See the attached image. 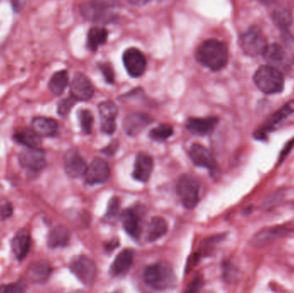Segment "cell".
<instances>
[{"mask_svg":"<svg viewBox=\"0 0 294 293\" xmlns=\"http://www.w3.org/2000/svg\"><path fill=\"white\" fill-rule=\"evenodd\" d=\"M114 7L113 2L90 1L84 2L79 7L82 17L91 22H108L113 17L110 10Z\"/></svg>","mask_w":294,"mask_h":293,"instance_id":"obj_6","label":"cell"},{"mask_svg":"<svg viewBox=\"0 0 294 293\" xmlns=\"http://www.w3.org/2000/svg\"><path fill=\"white\" fill-rule=\"evenodd\" d=\"M31 247V236L26 229L18 230L12 240V253L18 260H23L27 256Z\"/></svg>","mask_w":294,"mask_h":293,"instance_id":"obj_21","label":"cell"},{"mask_svg":"<svg viewBox=\"0 0 294 293\" xmlns=\"http://www.w3.org/2000/svg\"><path fill=\"white\" fill-rule=\"evenodd\" d=\"M53 268L51 264L45 260H37L31 263L27 269V277L35 284H42L50 278Z\"/></svg>","mask_w":294,"mask_h":293,"instance_id":"obj_18","label":"cell"},{"mask_svg":"<svg viewBox=\"0 0 294 293\" xmlns=\"http://www.w3.org/2000/svg\"><path fill=\"white\" fill-rule=\"evenodd\" d=\"M64 168L66 175L71 178L84 176L87 170L86 163L78 150H69L64 157Z\"/></svg>","mask_w":294,"mask_h":293,"instance_id":"obj_12","label":"cell"},{"mask_svg":"<svg viewBox=\"0 0 294 293\" xmlns=\"http://www.w3.org/2000/svg\"><path fill=\"white\" fill-rule=\"evenodd\" d=\"M273 19L278 27L284 29L291 24V16L287 10L279 8L273 12Z\"/></svg>","mask_w":294,"mask_h":293,"instance_id":"obj_32","label":"cell"},{"mask_svg":"<svg viewBox=\"0 0 294 293\" xmlns=\"http://www.w3.org/2000/svg\"><path fill=\"white\" fill-rule=\"evenodd\" d=\"M173 127L169 124H161L149 132L150 138L153 140L165 141L173 135Z\"/></svg>","mask_w":294,"mask_h":293,"instance_id":"obj_31","label":"cell"},{"mask_svg":"<svg viewBox=\"0 0 294 293\" xmlns=\"http://www.w3.org/2000/svg\"><path fill=\"white\" fill-rule=\"evenodd\" d=\"M177 192L185 208L193 209L197 206L200 185L195 178L189 175L182 176L177 182Z\"/></svg>","mask_w":294,"mask_h":293,"instance_id":"obj_5","label":"cell"},{"mask_svg":"<svg viewBox=\"0 0 294 293\" xmlns=\"http://www.w3.org/2000/svg\"><path fill=\"white\" fill-rule=\"evenodd\" d=\"M152 118L143 113H132L126 116L123 121V128L129 136H135L145 128L151 122Z\"/></svg>","mask_w":294,"mask_h":293,"instance_id":"obj_22","label":"cell"},{"mask_svg":"<svg viewBox=\"0 0 294 293\" xmlns=\"http://www.w3.org/2000/svg\"><path fill=\"white\" fill-rule=\"evenodd\" d=\"M133 256H134V253L132 249L130 248L123 249L120 254H117V256L115 257L113 263L111 264L109 268V273L114 277L126 273L132 266Z\"/></svg>","mask_w":294,"mask_h":293,"instance_id":"obj_24","label":"cell"},{"mask_svg":"<svg viewBox=\"0 0 294 293\" xmlns=\"http://www.w3.org/2000/svg\"><path fill=\"white\" fill-rule=\"evenodd\" d=\"M70 269L72 273L84 284H93L96 278V265L90 258L85 255H78L70 262Z\"/></svg>","mask_w":294,"mask_h":293,"instance_id":"obj_8","label":"cell"},{"mask_svg":"<svg viewBox=\"0 0 294 293\" xmlns=\"http://www.w3.org/2000/svg\"><path fill=\"white\" fill-rule=\"evenodd\" d=\"M76 102H77V101H76L75 99L72 98V96L61 100L59 102V104H58V114L62 117V118H66L69 114L72 108H73V106L76 104Z\"/></svg>","mask_w":294,"mask_h":293,"instance_id":"obj_35","label":"cell"},{"mask_svg":"<svg viewBox=\"0 0 294 293\" xmlns=\"http://www.w3.org/2000/svg\"><path fill=\"white\" fill-rule=\"evenodd\" d=\"M13 139L26 148H38L42 144V137L30 127H22L17 130L13 134Z\"/></svg>","mask_w":294,"mask_h":293,"instance_id":"obj_25","label":"cell"},{"mask_svg":"<svg viewBox=\"0 0 294 293\" xmlns=\"http://www.w3.org/2000/svg\"><path fill=\"white\" fill-rule=\"evenodd\" d=\"M78 119L84 134H90L93 126V114L88 109H81L78 113Z\"/></svg>","mask_w":294,"mask_h":293,"instance_id":"obj_33","label":"cell"},{"mask_svg":"<svg viewBox=\"0 0 294 293\" xmlns=\"http://www.w3.org/2000/svg\"><path fill=\"white\" fill-rule=\"evenodd\" d=\"M71 293H81V292H79V291H75V292H71Z\"/></svg>","mask_w":294,"mask_h":293,"instance_id":"obj_43","label":"cell"},{"mask_svg":"<svg viewBox=\"0 0 294 293\" xmlns=\"http://www.w3.org/2000/svg\"><path fill=\"white\" fill-rule=\"evenodd\" d=\"M274 197H269L268 199H267V201H265L264 205L266 207H271V206H273L275 202H276V200H280V199H282L283 195H280V194H274L273 195Z\"/></svg>","mask_w":294,"mask_h":293,"instance_id":"obj_40","label":"cell"},{"mask_svg":"<svg viewBox=\"0 0 294 293\" xmlns=\"http://www.w3.org/2000/svg\"><path fill=\"white\" fill-rule=\"evenodd\" d=\"M109 174L110 171L108 164L103 159L96 158L87 166V170L84 174V178L85 182L90 185L101 184L107 182Z\"/></svg>","mask_w":294,"mask_h":293,"instance_id":"obj_13","label":"cell"},{"mask_svg":"<svg viewBox=\"0 0 294 293\" xmlns=\"http://www.w3.org/2000/svg\"><path fill=\"white\" fill-rule=\"evenodd\" d=\"M189 156L194 165L196 166L206 168L212 173H216L218 171V165L213 158V154L209 150L203 145L199 144H193L189 151Z\"/></svg>","mask_w":294,"mask_h":293,"instance_id":"obj_14","label":"cell"},{"mask_svg":"<svg viewBox=\"0 0 294 293\" xmlns=\"http://www.w3.org/2000/svg\"><path fill=\"white\" fill-rule=\"evenodd\" d=\"M100 119H101V128L107 134L114 133L116 128L115 120L117 116L118 109L116 105L111 101H104L98 106Z\"/></svg>","mask_w":294,"mask_h":293,"instance_id":"obj_15","label":"cell"},{"mask_svg":"<svg viewBox=\"0 0 294 293\" xmlns=\"http://www.w3.org/2000/svg\"><path fill=\"white\" fill-rule=\"evenodd\" d=\"M123 63L128 74L132 78H138L146 69V60L144 54L135 48L126 49L123 54Z\"/></svg>","mask_w":294,"mask_h":293,"instance_id":"obj_10","label":"cell"},{"mask_svg":"<svg viewBox=\"0 0 294 293\" xmlns=\"http://www.w3.org/2000/svg\"><path fill=\"white\" fill-rule=\"evenodd\" d=\"M168 224L162 217H154L151 220L147 228V240L155 242L167 233Z\"/></svg>","mask_w":294,"mask_h":293,"instance_id":"obj_27","label":"cell"},{"mask_svg":"<svg viewBox=\"0 0 294 293\" xmlns=\"http://www.w3.org/2000/svg\"><path fill=\"white\" fill-rule=\"evenodd\" d=\"M153 170V158L147 153H138L134 162L132 177L140 183H146L150 178Z\"/></svg>","mask_w":294,"mask_h":293,"instance_id":"obj_19","label":"cell"},{"mask_svg":"<svg viewBox=\"0 0 294 293\" xmlns=\"http://www.w3.org/2000/svg\"><path fill=\"white\" fill-rule=\"evenodd\" d=\"M196 60L213 72L223 69L229 60V51L225 42L216 39L206 40L195 53Z\"/></svg>","mask_w":294,"mask_h":293,"instance_id":"obj_1","label":"cell"},{"mask_svg":"<svg viewBox=\"0 0 294 293\" xmlns=\"http://www.w3.org/2000/svg\"><path fill=\"white\" fill-rule=\"evenodd\" d=\"M12 4L13 10L16 12H19L24 9V6L26 5V2L25 1H13Z\"/></svg>","mask_w":294,"mask_h":293,"instance_id":"obj_41","label":"cell"},{"mask_svg":"<svg viewBox=\"0 0 294 293\" xmlns=\"http://www.w3.org/2000/svg\"><path fill=\"white\" fill-rule=\"evenodd\" d=\"M31 128L40 137H54L59 132L57 120L48 117H35L31 121Z\"/></svg>","mask_w":294,"mask_h":293,"instance_id":"obj_23","label":"cell"},{"mask_svg":"<svg viewBox=\"0 0 294 293\" xmlns=\"http://www.w3.org/2000/svg\"><path fill=\"white\" fill-rule=\"evenodd\" d=\"M26 287V281L24 279H19L14 283L2 284L0 286V293H24Z\"/></svg>","mask_w":294,"mask_h":293,"instance_id":"obj_34","label":"cell"},{"mask_svg":"<svg viewBox=\"0 0 294 293\" xmlns=\"http://www.w3.org/2000/svg\"><path fill=\"white\" fill-rule=\"evenodd\" d=\"M219 123L217 117L211 116L207 118H189L186 121V128L193 134H209L215 129Z\"/></svg>","mask_w":294,"mask_h":293,"instance_id":"obj_17","label":"cell"},{"mask_svg":"<svg viewBox=\"0 0 294 293\" xmlns=\"http://www.w3.org/2000/svg\"><path fill=\"white\" fill-rule=\"evenodd\" d=\"M13 214V206L9 201H5L0 204V220L5 221L10 219Z\"/></svg>","mask_w":294,"mask_h":293,"instance_id":"obj_39","label":"cell"},{"mask_svg":"<svg viewBox=\"0 0 294 293\" xmlns=\"http://www.w3.org/2000/svg\"><path fill=\"white\" fill-rule=\"evenodd\" d=\"M265 60H267L268 63H270L269 66H281V64L284 63L286 58L284 49L278 44H271L267 46L266 51L263 54Z\"/></svg>","mask_w":294,"mask_h":293,"instance_id":"obj_30","label":"cell"},{"mask_svg":"<svg viewBox=\"0 0 294 293\" xmlns=\"http://www.w3.org/2000/svg\"><path fill=\"white\" fill-rule=\"evenodd\" d=\"M120 207V200L117 197L111 198L110 201L108 202L106 217L108 219H114V218H115L118 215V213H119Z\"/></svg>","mask_w":294,"mask_h":293,"instance_id":"obj_37","label":"cell"},{"mask_svg":"<svg viewBox=\"0 0 294 293\" xmlns=\"http://www.w3.org/2000/svg\"><path fill=\"white\" fill-rule=\"evenodd\" d=\"M203 286V278L201 274H196L191 282L187 285L184 293H198Z\"/></svg>","mask_w":294,"mask_h":293,"instance_id":"obj_36","label":"cell"},{"mask_svg":"<svg viewBox=\"0 0 294 293\" xmlns=\"http://www.w3.org/2000/svg\"><path fill=\"white\" fill-rule=\"evenodd\" d=\"M253 79L259 90L267 95L281 92L284 89L285 79L282 73L269 65L260 66L255 71Z\"/></svg>","mask_w":294,"mask_h":293,"instance_id":"obj_3","label":"cell"},{"mask_svg":"<svg viewBox=\"0 0 294 293\" xmlns=\"http://www.w3.org/2000/svg\"><path fill=\"white\" fill-rule=\"evenodd\" d=\"M291 230L285 226L267 228L264 230H259L257 233H255L251 238V243L256 247L267 245L268 243L285 236Z\"/></svg>","mask_w":294,"mask_h":293,"instance_id":"obj_16","label":"cell"},{"mask_svg":"<svg viewBox=\"0 0 294 293\" xmlns=\"http://www.w3.org/2000/svg\"><path fill=\"white\" fill-rule=\"evenodd\" d=\"M292 114H294V100L287 102L285 106H283L282 108L272 114L263 123V125L255 131L254 134L255 138L261 140L266 138L267 132H271L273 128H275L278 125H279V123L282 122L283 120Z\"/></svg>","mask_w":294,"mask_h":293,"instance_id":"obj_9","label":"cell"},{"mask_svg":"<svg viewBox=\"0 0 294 293\" xmlns=\"http://www.w3.org/2000/svg\"><path fill=\"white\" fill-rule=\"evenodd\" d=\"M18 161L22 167L29 172L38 173L47 166V158L44 150L25 148L18 155Z\"/></svg>","mask_w":294,"mask_h":293,"instance_id":"obj_7","label":"cell"},{"mask_svg":"<svg viewBox=\"0 0 294 293\" xmlns=\"http://www.w3.org/2000/svg\"><path fill=\"white\" fill-rule=\"evenodd\" d=\"M239 44L243 53L251 57L263 55L268 46L264 35L256 26L249 28L241 36Z\"/></svg>","mask_w":294,"mask_h":293,"instance_id":"obj_4","label":"cell"},{"mask_svg":"<svg viewBox=\"0 0 294 293\" xmlns=\"http://www.w3.org/2000/svg\"><path fill=\"white\" fill-rule=\"evenodd\" d=\"M118 242L117 240H112L111 242L108 243L106 247H107V249L108 250H112V249H114V248H116L118 246Z\"/></svg>","mask_w":294,"mask_h":293,"instance_id":"obj_42","label":"cell"},{"mask_svg":"<svg viewBox=\"0 0 294 293\" xmlns=\"http://www.w3.org/2000/svg\"><path fill=\"white\" fill-rule=\"evenodd\" d=\"M68 72L66 70H61L53 74L48 83V89L54 96H60L66 90V87L68 85Z\"/></svg>","mask_w":294,"mask_h":293,"instance_id":"obj_28","label":"cell"},{"mask_svg":"<svg viewBox=\"0 0 294 293\" xmlns=\"http://www.w3.org/2000/svg\"><path fill=\"white\" fill-rule=\"evenodd\" d=\"M143 276L145 283L156 290H167L176 284L173 268L166 261H159L147 266Z\"/></svg>","mask_w":294,"mask_h":293,"instance_id":"obj_2","label":"cell"},{"mask_svg":"<svg viewBox=\"0 0 294 293\" xmlns=\"http://www.w3.org/2000/svg\"><path fill=\"white\" fill-rule=\"evenodd\" d=\"M70 240V231L63 225H58L50 230L48 236V246L57 248L67 245Z\"/></svg>","mask_w":294,"mask_h":293,"instance_id":"obj_26","label":"cell"},{"mask_svg":"<svg viewBox=\"0 0 294 293\" xmlns=\"http://www.w3.org/2000/svg\"><path fill=\"white\" fill-rule=\"evenodd\" d=\"M108 39V31L104 28L90 29L87 36V48L90 51H96L100 46L105 44Z\"/></svg>","mask_w":294,"mask_h":293,"instance_id":"obj_29","label":"cell"},{"mask_svg":"<svg viewBox=\"0 0 294 293\" xmlns=\"http://www.w3.org/2000/svg\"><path fill=\"white\" fill-rule=\"evenodd\" d=\"M124 230L133 238H138L141 231V217L135 208L124 210L120 215Z\"/></svg>","mask_w":294,"mask_h":293,"instance_id":"obj_20","label":"cell"},{"mask_svg":"<svg viewBox=\"0 0 294 293\" xmlns=\"http://www.w3.org/2000/svg\"><path fill=\"white\" fill-rule=\"evenodd\" d=\"M70 93L76 101H87L93 96V85L86 75L78 72L72 78Z\"/></svg>","mask_w":294,"mask_h":293,"instance_id":"obj_11","label":"cell"},{"mask_svg":"<svg viewBox=\"0 0 294 293\" xmlns=\"http://www.w3.org/2000/svg\"><path fill=\"white\" fill-rule=\"evenodd\" d=\"M98 67L108 84H114V72L111 65L108 63H100Z\"/></svg>","mask_w":294,"mask_h":293,"instance_id":"obj_38","label":"cell"}]
</instances>
